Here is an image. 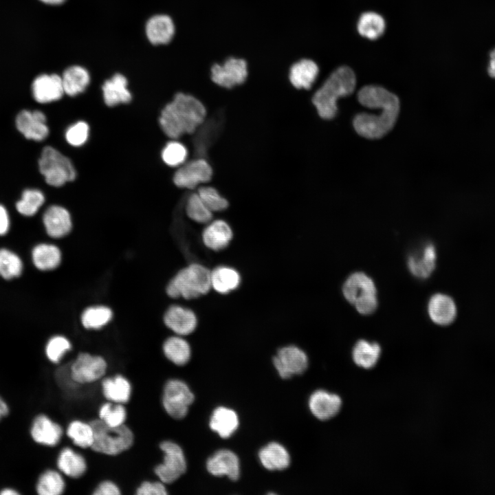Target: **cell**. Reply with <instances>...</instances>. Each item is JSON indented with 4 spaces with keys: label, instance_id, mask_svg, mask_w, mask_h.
<instances>
[{
    "label": "cell",
    "instance_id": "cell-46",
    "mask_svg": "<svg viewBox=\"0 0 495 495\" xmlns=\"http://www.w3.org/2000/svg\"><path fill=\"white\" fill-rule=\"evenodd\" d=\"M71 349V343L65 337L56 336L48 341L45 353L50 361L58 363Z\"/></svg>",
    "mask_w": 495,
    "mask_h": 495
},
{
    "label": "cell",
    "instance_id": "cell-51",
    "mask_svg": "<svg viewBox=\"0 0 495 495\" xmlns=\"http://www.w3.org/2000/svg\"><path fill=\"white\" fill-rule=\"evenodd\" d=\"M9 226V217L6 209L0 204V235L7 233Z\"/></svg>",
    "mask_w": 495,
    "mask_h": 495
},
{
    "label": "cell",
    "instance_id": "cell-42",
    "mask_svg": "<svg viewBox=\"0 0 495 495\" xmlns=\"http://www.w3.org/2000/svg\"><path fill=\"white\" fill-rule=\"evenodd\" d=\"M186 212L190 219L200 223H209L212 218V212L205 205L197 192L189 196Z\"/></svg>",
    "mask_w": 495,
    "mask_h": 495
},
{
    "label": "cell",
    "instance_id": "cell-31",
    "mask_svg": "<svg viewBox=\"0 0 495 495\" xmlns=\"http://www.w3.org/2000/svg\"><path fill=\"white\" fill-rule=\"evenodd\" d=\"M210 427L223 439L230 437L237 429L239 419L232 409L220 406L212 412L210 419Z\"/></svg>",
    "mask_w": 495,
    "mask_h": 495
},
{
    "label": "cell",
    "instance_id": "cell-10",
    "mask_svg": "<svg viewBox=\"0 0 495 495\" xmlns=\"http://www.w3.org/2000/svg\"><path fill=\"white\" fill-rule=\"evenodd\" d=\"M211 79L217 85L232 88L245 82L248 76V65L245 60L230 57L222 64L211 67Z\"/></svg>",
    "mask_w": 495,
    "mask_h": 495
},
{
    "label": "cell",
    "instance_id": "cell-33",
    "mask_svg": "<svg viewBox=\"0 0 495 495\" xmlns=\"http://www.w3.org/2000/svg\"><path fill=\"white\" fill-rule=\"evenodd\" d=\"M380 353L381 348L377 343L360 340L356 342L353 349L352 357L356 365L369 369L377 363Z\"/></svg>",
    "mask_w": 495,
    "mask_h": 495
},
{
    "label": "cell",
    "instance_id": "cell-2",
    "mask_svg": "<svg viewBox=\"0 0 495 495\" xmlns=\"http://www.w3.org/2000/svg\"><path fill=\"white\" fill-rule=\"evenodd\" d=\"M355 85V75L350 67L342 66L336 69L312 98L320 117L324 120L333 118L338 112V99L351 95Z\"/></svg>",
    "mask_w": 495,
    "mask_h": 495
},
{
    "label": "cell",
    "instance_id": "cell-11",
    "mask_svg": "<svg viewBox=\"0 0 495 495\" xmlns=\"http://www.w3.org/2000/svg\"><path fill=\"white\" fill-rule=\"evenodd\" d=\"M273 364L279 375L287 379L294 375L302 374L308 366L307 354L296 346L280 348L273 358Z\"/></svg>",
    "mask_w": 495,
    "mask_h": 495
},
{
    "label": "cell",
    "instance_id": "cell-3",
    "mask_svg": "<svg viewBox=\"0 0 495 495\" xmlns=\"http://www.w3.org/2000/svg\"><path fill=\"white\" fill-rule=\"evenodd\" d=\"M399 109V100L392 93L382 104L378 115L366 113L357 114L353 120L354 129L365 138H381L395 126Z\"/></svg>",
    "mask_w": 495,
    "mask_h": 495
},
{
    "label": "cell",
    "instance_id": "cell-9",
    "mask_svg": "<svg viewBox=\"0 0 495 495\" xmlns=\"http://www.w3.org/2000/svg\"><path fill=\"white\" fill-rule=\"evenodd\" d=\"M107 370L104 358L88 353H80L71 364L69 373L77 385H84L102 380Z\"/></svg>",
    "mask_w": 495,
    "mask_h": 495
},
{
    "label": "cell",
    "instance_id": "cell-38",
    "mask_svg": "<svg viewBox=\"0 0 495 495\" xmlns=\"http://www.w3.org/2000/svg\"><path fill=\"white\" fill-rule=\"evenodd\" d=\"M36 490L40 495H60L65 490V482L58 472L47 470L39 476Z\"/></svg>",
    "mask_w": 495,
    "mask_h": 495
},
{
    "label": "cell",
    "instance_id": "cell-35",
    "mask_svg": "<svg viewBox=\"0 0 495 495\" xmlns=\"http://www.w3.org/2000/svg\"><path fill=\"white\" fill-rule=\"evenodd\" d=\"M32 259L35 266L41 270L55 269L60 263L61 254L59 249L51 244H39L32 251Z\"/></svg>",
    "mask_w": 495,
    "mask_h": 495
},
{
    "label": "cell",
    "instance_id": "cell-30",
    "mask_svg": "<svg viewBox=\"0 0 495 495\" xmlns=\"http://www.w3.org/2000/svg\"><path fill=\"white\" fill-rule=\"evenodd\" d=\"M260 461L268 470H283L288 468L290 456L286 448L276 442L264 446L258 453Z\"/></svg>",
    "mask_w": 495,
    "mask_h": 495
},
{
    "label": "cell",
    "instance_id": "cell-22",
    "mask_svg": "<svg viewBox=\"0 0 495 495\" xmlns=\"http://www.w3.org/2000/svg\"><path fill=\"white\" fill-rule=\"evenodd\" d=\"M101 89L104 103L109 107L129 103L132 99L128 89V80L121 73H116L104 80Z\"/></svg>",
    "mask_w": 495,
    "mask_h": 495
},
{
    "label": "cell",
    "instance_id": "cell-54",
    "mask_svg": "<svg viewBox=\"0 0 495 495\" xmlns=\"http://www.w3.org/2000/svg\"><path fill=\"white\" fill-rule=\"evenodd\" d=\"M39 1L43 2V3L50 5V6H60L66 1V0H39Z\"/></svg>",
    "mask_w": 495,
    "mask_h": 495
},
{
    "label": "cell",
    "instance_id": "cell-13",
    "mask_svg": "<svg viewBox=\"0 0 495 495\" xmlns=\"http://www.w3.org/2000/svg\"><path fill=\"white\" fill-rule=\"evenodd\" d=\"M144 34L152 45H168L172 41L175 34L174 21L166 14H153L145 23Z\"/></svg>",
    "mask_w": 495,
    "mask_h": 495
},
{
    "label": "cell",
    "instance_id": "cell-39",
    "mask_svg": "<svg viewBox=\"0 0 495 495\" xmlns=\"http://www.w3.org/2000/svg\"><path fill=\"white\" fill-rule=\"evenodd\" d=\"M98 418L109 426L117 427L125 424L127 411L124 404L108 401L100 406Z\"/></svg>",
    "mask_w": 495,
    "mask_h": 495
},
{
    "label": "cell",
    "instance_id": "cell-24",
    "mask_svg": "<svg viewBox=\"0 0 495 495\" xmlns=\"http://www.w3.org/2000/svg\"><path fill=\"white\" fill-rule=\"evenodd\" d=\"M101 390L107 401L123 404L130 400L132 393L130 381L121 374L103 377L101 381Z\"/></svg>",
    "mask_w": 495,
    "mask_h": 495
},
{
    "label": "cell",
    "instance_id": "cell-36",
    "mask_svg": "<svg viewBox=\"0 0 495 495\" xmlns=\"http://www.w3.org/2000/svg\"><path fill=\"white\" fill-rule=\"evenodd\" d=\"M66 433L73 443L80 448H91L94 441V430L90 422L79 419L70 421Z\"/></svg>",
    "mask_w": 495,
    "mask_h": 495
},
{
    "label": "cell",
    "instance_id": "cell-49",
    "mask_svg": "<svg viewBox=\"0 0 495 495\" xmlns=\"http://www.w3.org/2000/svg\"><path fill=\"white\" fill-rule=\"evenodd\" d=\"M120 494L119 486L111 480L100 482L92 492L93 495H120Z\"/></svg>",
    "mask_w": 495,
    "mask_h": 495
},
{
    "label": "cell",
    "instance_id": "cell-21",
    "mask_svg": "<svg viewBox=\"0 0 495 495\" xmlns=\"http://www.w3.org/2000/svg\"><path fill=\"white\" fill-rule=\"evenodd\" d=\"M30 433L36 443L55 446L60 442L63 432L58 424L45 415H40L34 419Z\"/></svg>",
    "mask_w": 495,
    "mask_h": 495
},
{
    "label": "cell",
    "instance_id": "cell-29",
    "mask_svg": "<svg viewBox=\"0 0 495 495\" xmlns=\"http://www.w3.org/2000/svg\"><path fill=\"white\" fill-rule=\"evenodd\" d=\"M318 72V67L314 60L302 59L291 67L289 79L294 87L309 89L315 82Z\"/></svg>",
    "mask_w": 495,
    "mask_h": 495
},
{
    "label": "cell",
    "instance_id": "cell-7",
    "mask_svg": "<svg viewBox=\"0 0 495 495\" xmlns=\"http://www.w3.org/2000/svg\"><path fill=\"white\" fill-rule=\"evenodd\" d=\"M159 447L163 453V460L155 466L154 473L164 484H171L186 472V459L182 448L173 441L164 440Z\"/></svg>",
    "mask_w": 495,
    "mask_h": 495
},
{
    "label": "cell",
    "instance_id": "cell-45",
    "mask_svg": "<svg viewBox=\"0 0 495 495\" xmlns=\"http://www.w3.org/2000/svg\"><path fill=\"white\" fill-rule=\"evenodd\" d=\"M197 194L212 212H219L226 209L228 206V201L213 187H201L199 188Z\"/></svg>",
    "mask_w": 495,
    "mask_h": 495
},
{
    "label": "cell",
    "instance_id": "cell-19",
    "mask_svg": "<svg viewBox=\"0 0 495 495\" xmlns=\"http://www.w3.org/2000/svg\"><path fill=\"white\" fill-rule=\"evenodd\" d=\"M342 293L348 302L355 305L368 296L376 294V287L368 276L357 272L351 274L345 280Z\"/></svg>",
    "mask_w": 495,
    "mask_h": 495
},
{
    "label": "cell",
    "instance_id": "cell-32",
    "mask_svg": "<svg viewBox=\"0 0 495 495\" xmlns=\"http://www.w3.org/2000/svg\"><path fill=\"white\" fill-rule=\"evenodd\" d=\"M210 281L211 287L217 292L226 294L239 287L241 276L234 268L219 266L210 272Z\"/></svg>",
    "mask_w": 495,
    "mask_h": 495
},
{
    "label": "cell",
    "instance_id": "cell-25",
    "mask_svg": "<svg viewBox=\"0 0 495 495\" xmlns=\"http://www.w3.org/2000/svg\"><path fill=\"white\" fill-rule=\"evenodd\" d=\"M233 236L230 226L223 220L217 219L210 222L202 232L204 245L214 251L226 248Z\"/></svg>",
    "mask_w": 495,
    "mask_h": 495
},
{
    "label": "cell",
    "instance_id": "cell-12",
    "mask_svg": "<svg viewBox=\"0 0 495 495\" xmlns=\"http://www.w3.org/2000/svg\"><path fill=\"white\" fill-rule=\"evenodd\" d=\"M212 175V169L208 162L197 159L181 166L173 175V182L179 188L194 189L210 180Z\"/></svg>",
    "mask_w": 495,
    "mask_h": 495
},
{
    "label": "cell",
    "instance_id": "cell-15",
    "mask_svg": "<svg viewBox=\"0 0 495 495\" xmlns=\"http://www.w3.org/2000/svg\"><path fill=\"white\" fill-rule=\"evenodd\" d=\"M32 94L39 103H48L60 100L65 94L61 76L56 74H43L33 81Z\"/></svg>",
    "mask_w": 495,
    "mask_h": 495
},
{
    "label": "cell",
    "instance_id": "cell-28",
    "mask_svg": "<svg viewBox=\"0 0 495 495\" xmlns=\"http://www.w3.org/2000/svg\"><path fill=\"white\" fill-rule=\"evenodd\" d=\"M56 464L62 473L72 478L82 477L87 470V463L84 456L69 447L60 450Z\"/></svg>",
    "mask_w": 495,
    "mask_h": 495
},
{
    "label": "cell",
    "instance_id": "cell-14",
    "mask_svg": "<svg viewBox=\"0 0 495 495\" xmlns=\"http://www.w3.org/2000/svg\"><path fill=\"white\" fill-rule=\"evenodd\" d=\"M16 125L27 139L41 141L49 134L46 117L40 111H21L16 116Z\"/></svg>",
    "mask_w": 495,
    "mask_h": 495
},
{
    "label": "cell",
    "instance_id": "cell-50",
    "mask_svg": "<svg viewBox=\"0 0 495 495\" xmlns=\"http://www.w3.org/2000/svg\"><path fill=\"white\" fill-rule=\"evenodd\" d=\"M356 310L362 315H369L373 313L377 307L376 294L368 296L354 305Z\"/></svg>",
    "mask_w": 495,
    "mask_h": 495
},
{
    "label": "cell",
    "instance_id": "cell-40",
    "mask_svg": "<svg viewBox=\"0 0 495 495\" xmlns=\"http://www.w3.org/2000/svg\"><path fill=\"white\" fill-rule=\"evenodd\" d=\"M112 318L111 310L104 306L86 309L81 316L83 327L89 329H98L106 325Z\"/></svg>",
    "mask_w": 495,
    "mask_h": 495
},
{
    "label": "cell",
    "instance_id": "cell-26",
    "mask_svg": "<svg viewBox=\"0 0 495 495\" xmlns=\"http://www.w3.org/2000/svg\"><path fill=\"white\" fill-rule=\"evenodd\" d=\"M437 252L432 243L426 245L419 252L410 255L408 258V267L412 275L419 278H426L434 271L436 265Z\"/></svg>",
    "mask_w": 495,
    "mask_h": 495
},
{
    "label": "cell",
    "instance_id": "cell-41",
    "mask_svg": "<svg viewBox=\"0 0 495 495\" xmlns=\"http://www.w3.org/2000/svg\"><path fill=\"white\" fill-rule=\"evenodd\" d=\"M45 201L42 192L37 189H27L23 192L22 197L16 207L19 213L25 216H32L36 213Z\"/></svg>",
    "mask_w": 495,
    "mask_h": 495
},
{
    "label": "cell",
    "instance_id": "cell-8",
    "mask_svg": "<svg viewBox=\"0 0 495 495\" xmlns=\"http://www.w3.org/2000/svg\"><path fill=\"white\" fill-rule=\"evenodd\" d=\"M194 401V395L182 380L170 379L164 385L162 404L165 412L175 419L184 418L189 406Z\"/></svg>",
    "mask_w": 495,
    "mask_h": 495
},
{
    "label": "cell",
    "instance_id": "cell-18",
    "mask_svg": "<svg viewBox=\"0 0 495 495\" xmlns=\"http://www.w3.org/2000/svg\"><path fill=\"white\" fill-rule=\"evenodd\" d=\"M164 321L170 330L179 336L190 334L197 325L195 314L191 309L178 305H173L168 309Z\"/></svg>",
    "mask_w": 495,
    "mask_h": 495
},
{
    "label": "cell",
    "instance_id": "cell-4",
    "mask_svg": "<svg viewBox=\"0 0 495 495\" xmlns=\"http://www.w3.org/2000/svg\"><path fill=\"white\" fill-rule=\"evenodd\" d=\"M94 430L91 450L107 456H117L129 450L134 443V434L125 424L117 427L107 425L99 418L90 421Z\"/></svg>",
    "mask_w": 495,
    "mask_h": 495
},
{
    "label": "cell",
    "instance_id": "cell-17",
    "mask_svg": "<svg viewBox=\"0 0 495 495\" xmlns=\"http://www.w3.org/2000/svg\"><path fill=\"white\" fill-rule=\"evenodd\" d=\"M342 406V399L336 394L324 390L314 392L309 399L311 413L320 420H327L335 417Z\"/></svg>",
    "mask_w": 495,
    "mask_h": 495
},
{
    "label": "cell",
    "instance_id": "cell-48",
    "mask_svg": "<svg viewBox=\"0 0 495 495\" xmlns=\"http://www.w3.org/2000/svg\"><path fill=\"white\" fill-rule=\"evenodd\" d=\"M137 495H167L168 491L161 481H144L135 490Z\"/></svg>",
    "mask_w": 495,
    "mask_h": 495
},
{
    "label": "cell",
    "instance_id": "cell-16",
    "mask_svg": "<svg viewBox=\"0 0 495 495\" xmlns=\"http://www.w3.org/2000/svg\"><path fill=\"white\" fill-rule=\"evenodd\" d=\"M206 468L213 476L226 475L232 481H236L240 475L239 458L229 450H218L209 457L206 462Z\"/></svg>",
    "mask_w": 495,
    "mask_h": 495
},
{
    "label": "cell",
    "instance_id": "cell-34",
    "mask_svg": "<svg viewBox=\"0 0 495 495\" xmlns=\"http://www.w3.org/2000/svg\"><path fill=\"white\" fill-rule=\"evenodd\" d=\"M162 349L166 358L177 366L187 364L191 356L189 344L179 336H173L166 339Z\"/></svg>",
    "mask_w": 495,
    "mask_h": 495
},
{
    "label": "cell",
    "instance_id": "cell-44",
    "mask_svg": "<svg viewBox=\"0 0 495 495\" xmlns=\"http://www.w3.org/2000/svg\"><path fill=\"white\" fill-rule=\"evenodd\" d=\"M188 155L184 145L177 141H170L162 151V159L168 166L176 167L184 163Z\"/></svg>",
    "mask_w": 495,
    "mask_h": 495
},
{
    "label": "cell",
    "instance_id": "cell-37",
    "mask_svg": "<svg viewBox=\"0 0 495 495\" xmlns=\"http://www.w3.org/2000/svg\"><path fill=\"white\" fill-rule=\"evenodd\" d=\"M385 26V21L382 16L373 12H367L360 17L358 30L361 36L374 40L384 33Z\"/></svg>",
    "mask_w": 495,
    "mask_h": 495
},
{
    "label": "cell",
    "instance_id": "cell-47",
    "mask_svg": "<svg viewBox=\"0 0 495 495\" xmlns=\"http://www.w3.org/2000/svg\"><path fill=\"white\" fill-rule=\"evenodd\" d=\"M89 127L87 122L79 121L71 125L65 132L67 142L73 146L84 144L89 137Z\"/></svg>",
    "mask_w": 495,
    "mask_h": 495
},
{
    "label": "cell",
    "instance_id": "cell-1",
    "mask_svg": "<svg viewBox=\"0 0 495 495\" xmlns=\"http://www.w3.org/2000/svg\"><path fill=\"white\" fill-rule=\"evenodd\" d=\"M206 116V110L201 102L191 95L177 93L162 110L159 122L168 138L177 139L195 132Z\"/></svg>",
    "mask_w": 495,
    "mask_h": 495
},
{
    "label": "cell",
    "instance_id": "cell-23",
    "mask_svg": "<svg viewBox=\"0 0 495 495\" xmlns=\"http://www.w3.org/2000/svg\"><path fill=\"white\" fill-rule=\"evenodd\" d=\"M43 223L48 235L60 238L67 234L72 226L69 212L60 206L49 207L43 214Z\"/></svg>",
    "mask_w": 495,
    "mask_h": 495
},
{
    "label": "cell",
    "instance_id": "cell-52",
    "mask_svg": "<svg viewBox=\"0 0 495 495\" xmlns=\"http://www.w3.org/2000/svg\"><path fill=\"white\" fill-rule=\"evenodd\" d=\"M489 57V64L487 71L491 78H495V47L490 51Z\"/></svg>",
    "mask_w": 495,
    "mask_h": 495
},
{
    "label": "cell",
    "instance_id": "cell-53",
    "mask_svg": "<svg viewBox=\"0 0 495 495\" xmlns=\"http://www.w3.org/2000/svg\"><path fill=\"white\" fill-rule=\"evenodd\" d=\"M8 406L5 401L0 397V420L8 414Z\"/></svg>",
    "mask_w": 495,
    "mask_h": 495
},
{
    "label": "cell",
    "instance_id": "cell-5",
    "mask_svg": "<svg viewBox=\"0 0 495 495\" xmlns=\"http://www.w3.org/2000/svg\"><path fill=\"white\" fill-rule=\"evenodd\" d=\"M210 272L197 263L182 269L168 284L167 294L173 298L186 300L206 294L211 288Z\"/></svg>",
    "mask_w": 495,
    "mask_h": 495
},
{
    "label": "cell",
    "instance_id": "cell-27",
    "mask_svg": "<svg viewBox=\"0 0 495 495\" xmlns=\"http://www.w3.org/2000/svg\"><path fill=\"white\" fill-rule=\"evenodd\" d=\"M61 79L65 94L73 97L87 89L90 83L91 76L85 67L76 64L67 67L63 71Z\"/></svg>",
    "mask_w": 495,
    "mask_h": 495
},
{
    "label": "cell",
    "instance_id": "cell-20",
    "mask_svg": "<svg viewBox=\"0 0 495 495\" xmlns=\"http://www.w3.org/2000/svg\"><path fill=\"white\" fill-rule=\"evenodd\" d=\"M428 313L434 323L447 326L455 320L457 309L455 302L450 296L437 293L432 296L428 301Z\"/></svg>",
    "mask_w": 495,
    "mask_h": 495
},
{
    "label": "cell",
    "instance_id": "cell-6",
    "mask_svg": "<svg viewBox=\"0 0 495 495\" xmlns=\"http://www.w3.org/2000/svg\"><path fill=\"white\" fill-rule=\"evenodd\" d=\"M41 173L50 186L60 187L76 177V169L70 160L52 146L43 148L38 160Z\"/></svg>",
    "mask_w": 495,
    "mask_h": 495
},
{
    "label": "cell",
    "instance_id": "cell-43",
    "mask_svg": "<svg viewBox=\"0 0 495 495\" xmlns=\"http://www.w3.org/2000/svg\"><path fill=\"white\" fill-rule=\"evenodd\" d=\"M22 270V261L16 254L6 249L0 250V276L11 279L20 276Z\"/></svg>",
    "mask_w": 495,
    "mask_h": 495
},
{
    "label": "cell",
    "instance_id": "cell-55",
    "mask_svg": "<svg viewBox=\"0 0 495 495\" xmlns=\"http://www.w3.org/2000/svg\"><path fill=\"white\" fill-rule=\"evenodd\" d=\"M0 494H2V495H16V494H19V493H18L16 490H13V489H10V488L3 489V490L0 492Z\"/></svg>",
    "mask_w": 495,
    "mask_h": 495
}]
</instances>
